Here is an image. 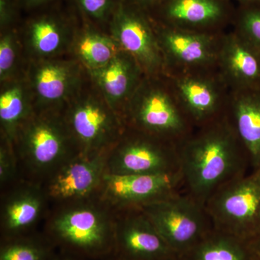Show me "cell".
Wrapping results in <instances>:
<instances>
[{"label": "cell", "instance_id": "cell-1", "mask_svg": "<svg viewBox=\"0 0 260 260\" xmlns=\"http://www.w3.org/2000/svg\"><path fill=\"white\" fill-rule=\"evenodd\" d=\"M178 149L183 191L203 205L220 186L246 174L250 167L227 114L195 128Z\"/></svg>", "mask_w": 260, "mask_h": 260}, {"label": "cell", "instance_id": "cell-2", "mask_svg": "<svg viewBox=\"0 0 260 260\" xmlns=\"http://www.w3.org/2000/svg\"><path fill=\"white\" fill-rule=\"evenodd\" d=\"M126 127L179 144L195 128L167 75H145L122 114Z\"/></svg>", "mask_w": 260, "mask_h": 260}, {"label": "cell", "instance_id": "cell-3", "mask_svg": "<svg viewBox=\"0 0 260 260\" xmlns=\"http://www.w3.org/2000/svg\"><path fill=\"white\" fill-rule=\"evenodd\" d=\"M65 121L80 154L91 155L114 148L126 130L122 118L89 79L62 109Z\"/></svg>", "mask_w": 260, "mask_h": 260}, {"label": "cell", "instance_id": "cell-4", "mask_svg": "<svg viewBox=\"0 0 260 260\" xmlns=\"http://www.w3.org/2000/svg\"><path fill=\"white\" fill-rule=\"evenodd\" d=\"M213 228L252 242L260 236V168L220 186L205 205Z\"/></svg>", "mask_w": 260, "mask_h": 260}, {"label": "cell", "instance_id": "cell-5", "mask_svg": "<svg viewBox=\"0 0 260 260\" xmlns=\"http://www.w3.org/2000/svg\"><path fill=\"white\" fill-rule=\"evenodd\" d=\"M140 209L177 254L190 250L213 229L205 205L184 191Z\"/></svg>", "mask_w": 260, "mask_h": 260}, {"label": "cell", "instance_id": "cell-6", "mask_svg": "<svg viewBox=\"0 0 260 260\" xmlns=\"http://www.w3.org/2000/svg\"><path fill=\"white\" fill-rule=\"evenodd\" d=\"M80 17L71 1L62 0L30 13L19 26L25 60L51 59L69 54Z\"/></svg>", "mask_w": 260, "mask_h": 260}, {"label": "cell", "instance_id": "cell-7", "mask_svg": "<svg viewBox=\"0 0 260 260\" xmlns=\"http://www.w3.org/2000/svg\"><path fill=\"white\" fill-rule=\"evenodd\" d=\"M24 75L36 110H62L90 79L88 70L70 54L27 61Z\"/></svg>", "mask_w": 260, "mask_h": 260}, {"label": "cell", "instance_id": "cell-8", "mask_svg": "<svg viewBox=\"0 0 260 260\" xmlns=\"http://www.w3.org/2000/svg\"><path fill=\"white\" fill-rule=\"evenodd\" d=\"M108 34L130 54L148 76L167 75L153 19L148 10L122 0L113 15Z\"/></svg>", "mask_w": 260, "mask_h": 260}, {"label": "cell", "instance_id": "cell-9", "mask_svg": "<svg viewBox=\"0 0 260 260\" xmlns=\"http://www.w3.org/2000/svg\"><path fill=\"white\" fill-rule=\"evenodd\" d=\"M167 75L181 108L194 128L227 114L231 90L218 68Z\"/></svg>", "mask_w": 260, "mask_h": 260}, {"label": "cell", "instance_id": "cell-10", "mask_svg": "<svg viewBox=\"0 0 260 260\" xmlns=\"http://www.w3.org/2000/svg\"><path fill=\"white\" fill-rule=\"evenodd\" d=\"M110 174H168L180 171L177 143L126 127L112 148Z\"/></svg>", "mask_w": 260, "mask_h": 260}, {"label": "cell", "instance_id": "cell-11", "mask_svg": "<svg viewBox=\"0 0 260 260\" xmlns=\"http://www.w3.org/2000/svg\"><path fill=\"white\" fill-rule=\"evenodd\" d=\"M14 144L37 169L60 161L72 146H77L62 110H36L18 130Z\"/></svg>", "mask_w": 260, "mask_h": 260}, {"label": "cell", "instance_id": "cell-12", "mask_svg": "<svg viewBox=\"0 0 260 260\" xmlns=\"http://www.w3.org/2000/svg\"><path fill=\"white\" fill-rule=\"evenodd\" d=\"M167 75L218 68L223 32H203L169 26L155 21Z\"/></svg>", "mask_w": 260, "mask_h": 260}, {"label": "cell", "instance_id": "cell-13", "mask_svg": "<svg viewBox=\"0 0 260 260\" xmlns=\"http://www.w3.org/2000/svg\"><path fill=\"white\" fill-rule=\"evenodd\" d=\"M236 8L229 0H162L149 10L164 25L197 31H225L232 24Z\"/></svg>", "mask_w": 260, "mask_h": 260}, {"label": "cell", "instance_id": "cell-14", "mask_svg": "<svg viewBox=\"0 0 260 260\" xmlns=\"http://www.w3.org/2000/svg\"><path fill=\"white\" fill-rule=\"evenodd\" d=\"M104 194L116 204L130 208L165 199L183 191L180 171L168 174L119 175L110 173L103 177Z\"/></svg>", "mask_w": 260, "mask_h": 260}, {"label": "cell", "instance_id": "cell-15", "mask_svg": "<svg viewBox=\"0 0 260 260\" xmlns=\"http://www.w3.org/2000/svg\"><path fill=\"white\" fill-rule=\"evenodd\" d=\"M218 70L231 90L260 88V52L234 29L220 38Z\"/></svg>", "mask_w": 260, "mask_h": 260}, {"label": "cell", "instance_id": "cell-16", "mask_svg": "<svg viewBox=\"0 0 260 260\" xmlns=\"http://www.w3.org/2000/svg\"><path fill=\"white\" fill-rule=\"evenodd\" d=\"M88 73L108 104L121 118L126 104L145 76L134 58L122 50L108 64Z\"/></svg>", "mask_w": 260, "mask_h": 260}, {"label": "cell", "instance_id": "cell-17", "mask_svg": "<svg viewBox=\"0 0 260 260\" xmlns=\"http://www.w3.org/2000/svg\"><path fill=\"white\" fill-rule=\"evenodd\" d=\"M112 149L91 155L81 154L73 159L51 181L49 194L55 199L69 200L91 193L103 180L107 155Z\"/></svg>", "mask_w": 260, "mask_h": 260}, {"label": "cell", "instance_id": "cell-18", "mask_svg": "<svg viewBox=\"0 0 260 260\" xmlns=\"http://www.w3.org/2000/svg\"><path fill=\"white\" fill-rule=\"evenodd\" d=\"M227 115L252 170L260 168V88L231 90Z\"/></svg>", "mask_w": 260, "mask_h": 260}, {"label": "cell", "instance_id": "cell-19", "mask_svg": "<svg viewBox=\"0 0 260 260\" xmlns=\"http://www.w3.org/2000/svg\"><path fill=\"white\" fill-rule=\"evenodd\" d=\"M120 229L124 251L135 259H167L176 254L140 208L128 209Z\"/></svg>", "mask_w": 260, "mask_h": 260}, {"label": "cell", "instance_id": "cell-20", "mask_svg": "<svg viewBox=\"0 0 260 260\" xmlns=\"http://www.w3.org/2000/svg\"><path fill=\"white\" fill-rule=\"evenodd\" d=\"M54 230L65 242L84 249L102 247L107 239L105 218L91 208L68 210L56 219Z\"/></svg>", "mask_w": 260, "mask_h": 260}, {"label": "cell", "instance_id": "cell-21", "mask_svg": "<svg viewBox=\"0 0 260 260\" xmlns=\"http://www.w3.org/2000/svg\"><path fill=\"white\" fill-rule=\"evenodd\" d=\"M80 20L69 54L90 72L108 64L121 49L108 32Z\"/></svg>", "mask_w": 260, "mask_h": 260}, {"label": "cell", "instance_id": "cell-22", "mask_svg": "<svg viewBox=\"0 0 260 260\" xmlns=\"http://www.w3.org/2000/svg\"><path fill=\"white\" fill-rule=\"evenodd\" d=\"M34 111L31 93L24 74L1 83L0 124L3 138L13 144L20 126Z\"/></svg>", "mask_w": 260, "mask_h": 260}, {"label": "cell", "instance_id": "cell-23", "mask_svg": "<svg viewBox=\"0 0 260 260\" xmlns=\"http://www.w3.org/2000/svg\"><path fill=\"white\" fill-rule=\"evenodd\" d=\"M187 252L193 260H251L250 242L214 229Z\"/></svg>", "mask_w": 260, "mask_h": 260}, {"label": "cell", "instance_id": "cell-24", "mask_svg": "<svg viewBox=\"0 0 260 260\" xmlns=\"http://www.w3.org/2000/svg\"><path fill=\"white\" fill-rule=\"evenodd\" d=\"M26 60L18 28L2 30L0 37V83L24 74Z\"/></svg>", "mask_w": 260, "mask_h": 260}, {"label": "cell", "instance_id": "cell-25", "mask_svg": "<svg viewBox=\"0 0 260 260\" xmlns=\"http://www.w3.org/2000/svg\"><path fill=\"white\" fill-rule=\"evenodd\" d=\"M42 203L32 193H23L13 198L5 210V224L10 231L21 230L35 222L40 213Z\"/></svg>", "mask_w": 260, "mask_h": 260}, {"label": "cell", "instance_id": "cell-26", "mask_svg": "<svg viewBox=\"0 0 260 260\" xmlns=\"http://www.w3.org/2000/svg\"><path fill=\"white\" fill-rule=\"evenodd\" d=\"M80 18L107 32L108 26L122 0H71Z\"/></svg>", "mask_w": 260, "mask_h": 260}, {"label": "cell", "instance_id": "cell-27", "mask_svg": "<svg viewBox=\"0 0 260 260\" xmlns=\"http://www.w3.org/2000/svg\"><path fill=\"white\" fill-rule=\"evenodd\" d=\"M233 29L260 52V3L239 5L232 22Z\"/></svg>", "mask_w": 260, "mask_h": 260}, {"label": "cell", "instance_id": "cell-28", "mask_svg": "<svg viewBox=\"0 0 260 260\" xmlns=\"http://www.w3.org/2000/svg\"><path fill=\"white\" fill-rule=\"evenodd\" d=\"M22 8L20 0H0V28L2 30L20 26Z\"/></svg>", "mask_w": 260, "mask_h": 260}, {"label": "cell", "instance_id": "cell-29", "mask_svg": "<svg viewBox=\"0 0 260 260\" xmlns=\"http://www.w3.org/2000/svg\"><path fill=\"white\" fill-rule=\"evenodd\" d=\"M0 260H42V253L30 244H14L2 250Z\"/></svg>", "mask_w": 260, "mask_h": 260}, {"label": "cell", "instance_id": "cell-30", "mask_svg": "<svg viewBox=\"0 0 260 260\" xmlns=\"http://www.w3.org/2000/svg\"><path fill=\"white\" fill-rule=\"evenodd\" d=\"M3 143L0 150V179L2 183L5 182L13 174V143L5 138H2Z\"/></svg>", "mask_w": 260, "mask_h": 260}, {"label": "cell", "instance_id": "cell-31", "mask_svg": "<svg viewBox=\"0 0 260 260\" xmlns=\"http://www.w3.org/2000/svg\"><path fill=\"white\" fill-rule=\"evenodd\" d=\"M59 1L61 0H20V3L24 11L32 13Z\"/></svg>", "mask_w": 260, "mask_h": 260}, {"label": "cell", "instance_id": "cell-32", "mask_svg": "<svg viewBox=\"0 0 260 260\" xmlns=\"http://www.w3.org/2000/svg\"><path fill=\"white\" fill-rule=\"evenodd\" d=\"M131 1L149 11L155 8L159 3H161L162 0H131Z\"/></svg>", "mask_w": 260, "mask_h": 260}, {"label": "cell", "instance_id": "cell-33", "mask_svg": "<svg viewBox=\"0 0 260 260\" xmlns=\"http://www.w3.org/2000/svg\"><path fill=\"white\" fill-rule=\"evenodd\" d=\"M251 244L254 251L260 256V236L259 237L256 238V239H254V241H252Z\"/></svg>", "mask_w": 260, "mask_h": 260}, {"label": "cell", "instance_id": "cell-34", "mask_svg": "<svg viewBox=\"0 0 260 260\" xmlns=\"http://www.w3.org/2000/svg\"><path fill=\"white\" fill-rule=\"evenodd\" d=\"M232 1V0H229ZM239 3V5H249L254 4V3H259L260 0H236Z\"/></svg>", "mask_w": 260, "mask_h": 260}, {"label": "cell", "instance_id": "cell-35", "mask_svg": "<svg viewBox=\"0 0 260 260\" xmlns=\"http://www.w3.org/2000/svg\"><path fill=\"white\" fill-rule=\"evenodd\" d=\"M254 250V249H253ZM252 260H260V256L259 254H256L255 251H254V256H253Z\"/></svg>", "mask_w": 260, "mask_h": 260}]
</instances>
